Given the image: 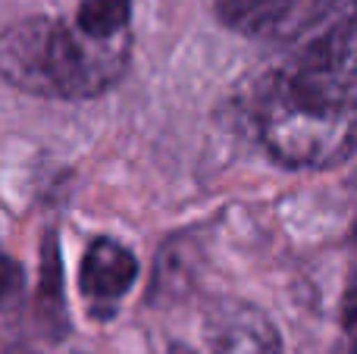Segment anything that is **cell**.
Wrapping results in <instances>:
<instances>
[{
  "mask_svg": "<svg viewBox=\"0 0 357 354\" xmlns=\"http://www.w3.org/2000/svg\"><path fill=\"white\" fill-rule=\"evenodd\" d=\"M254 123L291 169H329L357 154V0L329 6L266 75Z\"/></svg>",
  "mask_w": 357,
  "mask_h": 354,
  "instance_id": "6da1fadb",
  "label": "cell"
},
{
  "mask_svg": "<svg viewBox=\"0 0 357 354\" xmlns=\"http://www.w3.org/2000/svg\"><path fill=\"white\" fill-rule=\"evenodd\" d=\"M129 31L119 38L88 35L73 19H25L0 41L6 82L38 98L79 100L107 91L129 63Z\"/></svg>",
  "mask_w": 357,
  "mask_h": 354,
  "instance_id": "7a4b0ae2",
  "label": "cell"
},
{
  "mask_svg": "<svg viewBox=\"0 0 357 354\" xmlns=\"http://www.w3.org/2000/svg\"><path fill=\"white\" fill-rule=\"evenodd\" d=\"M329 0H216V13L229 29L251 38H289L304 35Z\"/></svg>",
  "mask_w": 357,
  "mask_h": 354,
  "instance_id": "3957f363",
  "label": "cell"
},
{
  "mask_svg": "<svg viewBox=\"0 0 357 354\" xmlns=\"http://www.w3.org/2000/svg\"><path fill=\"white\" fill-rule=\"evenodd\" d=\"M204 332L213 354H282L279 332L254 305L216 301L204 314Z\"/></svg>",
  "mask_w": 357,
  "mask_h": 354,
  "instance_id": "277c9868",
  "label": "cell"
},
{
  "mask_svg": "<svg viewBox=\"0 0 357 354\" xmlns=\"http://www.w3.org/2000/svg\"><path fill=\"white\" fill-rule=\"evenodd\" d=\"M138 276V261L129 248L113 238H98L82 261V295L94 307H113L132 288Z\"/></svg>",
  "mask_w": 357,
  "mask_h": 354,
  "instance_id": "5b68a950",
  "label": "cell"
},
{
  "mask_svg": "<svg viewBox=\"0 0 357 354\" xmlns=\"http://www.w3.org/2000/svg\"><path fill=\"white\" fill-rule=\"evenodd\" d=\"M38 317H41V326L47 336H63V330H66V307H63V273H60V257H56L54 238L44 242Z\"/></svg>",
  "mask_w": 357,
  "mask_h": 354,
  "instance_id": "8992f818",
  "label": "cell"
},
{
  "mask_svg": "<svg viewBox=\"0 0 357 354\" xmlns=\"http://www.w3.org/2000/svg\"><path fill=\"white\" fill-rule=\"evenodd\" d=\"M132 3L129 0H82L75 10V22L98 38H119L129 31Z\"/></svg>",
  "mask_w": 357,
  "mask_h": 354,
  "instance_id": "52a82bcc",
  "label": "cell"
},
{
  "mask_svg": "<svg viewBox=\"0 0 357 354\" xmlns=\"http://www.w3.org/2000/svg\"><path fill=\"white\" fill-rule=\"evenodd\" d=\"M342 323H345V332L351 339V348L357 354V288L345 295V305H342Z\"/></svg>",
  "mask_w": 357,
  "mask_h": 354,
  "instance_id": "ba28073f",
  "label": "cell"
}]
</instances>
